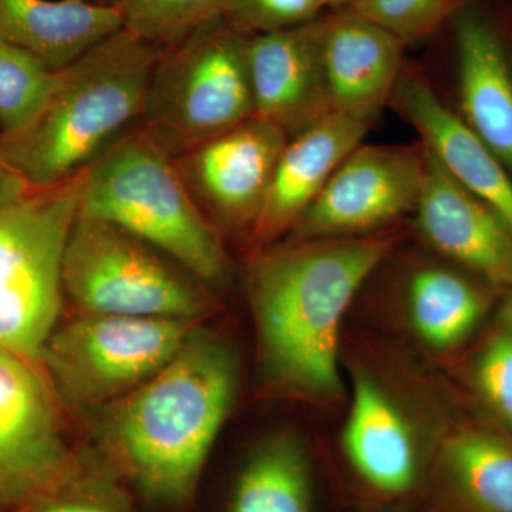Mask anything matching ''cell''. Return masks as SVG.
<instances>
[{"label": "cell", "instance_id": "f546056e", "mask_svg": "<svg viewBox=\"0 0 512 512\" xmlns=\"http://www.w3.org/2000/svg\"><path fill=\"white\" fill-rule=\"evenodd\" d=\"M356 512H406L403 508H379V507H363Z\"/></svg>", "mask_w": 512, "mask_h": 512}, {"label": "cell", "instance_id": "8fae6325", "mask_svg": "<svg viewBox=\"0 0 512 512\" xmlns=\"http://www.w3.org/2000/svg\"><path fill=\"white\" fill-rule=\"evenodd\" d=\"M288 140L282 128L254 116L174 161L212 225L252 232Z\"/></svg>", "mask_w": 512, "mask_h": 512}, {"label": "cell", "instance_id": "603a6c76", "mask_svg": "<svg viewBox=\"0 0 512 512\" xmlns=\"http://www.w3.org/2000/svg\"><path fill=\"white\" fill-rule=\"evenodd\" d=\"M28 512H138L130 485L96 448L76 451L59 483Z\"/></svg>", "mask_w": 512, "mask_h": 512}, {"label": "cell", "instance_id": "83f0119b", "mask_svg": "<svg viewBox=\"0 0 512 512\" xmlns=\"http://www.w3.org/2000/svg\"><path fill=\"white\" fill-rule=\"evenodd\" d=\"M326 0H231L225 22L245 37L298 28L319 19Z\"/></svg>", "mask_w": 512, "mask_h": 512}, {"label": "cell", "instance_id": "4316f807", "mask_svg": "<svg viewBox=\"0 0 512 512\" xmlns=\"http://www.w3.org/2000/svg\"><path fill=\"white\" fill-rule=\"evenodd\" d=\"M468 0H359L349 10L382 26L404 46L431 35Z\"/></svg>", "mask_w": 512, "mask_h": 512}, {"label": "cell", "instance_id": "484cf974", "mask_svg": "<svg viewBox=\"0 0 512 512\" xmlns=\"http://www.w3.org/2000/svg\"><path fill=\"white\" fill-rule=\"evenodd\" d=\"M56 70L0 39V137L26 126L43 106Z\"/></svg>", "mask_w": 512, "mask_h": 512}, {"label": "cell", "instance_id": "d4e9b609", "mask_svg": "<svg viewBox=\"0 0 512 512\" xmlns=\"http://www.w3.org/2000/svg\"><path fill=\"white\" fill-rule=\"evenodd\" d=\"M231 0H116L124 28L158 47L224 18Z\"/></svg>", "mask_w": 512, "mask_h": 512}, {"label": "cell", "instance_id": "cb8c5ba5", "mask_svg": "<svg viewBox=\"0 0 512 512\" xmlns=\"http://www.w3.org/2000/svg\"><path fill=\"white\" fill-rule=\"evenodd\" d=\"M504 299L471 366V382L478 399L512 436V289Z\"/></svg>", "mask_w": 512, "mask_h": 512}, {"label": "cell", "instance_id": "7a4b0ae2", "mask_svg": "<svg viewBox=\"0 0 512 512\" xmlns=\"http://www.w3.org/2000/svg\"><path fill=\"white\" fill-rule=\"evenodd\" d=\"M394 242L384 234L296 239L254 259L249 299L262 365L275 386L318 402L339 396L343 316Z\"/></svg>", "mask_w": 512, "mask_h": 512}, {"label": "cell", "instance_id": "4fadbf2b", "mask_svg": "<svg viewBox=\"0 0 512 512\" xmlns=\"http://www.w3.org/2000/svg\"><path fill=\"white\" fill-rule=\"evenodd\" d=\"M424 148V147H423ZM416 212L421 234L467 274L497 291L512 289V229L451 177L429 151Z\"/></svg>", "mask_w": 512, "mask_h": 512}, {"label": "cell", "instance_id": "ffe728a7", "mask_svg": "<svg viewBox=\"0 0 512 512\" xmlns=\"http://www.w3.org/2000/svg\"><path fill=\"white\" fill-rule=\"evenodd\" d=\"M116 5L92 0H0V39L52 70L123 29Z\"/></svg>", "mask_w": 512, "mask_h": 512}, {"label": "cell", "instance_id": "4dcf8cb0", "mask_svg": "<svg viewBox=\"0 0 512 512\" xmlns=\"http://www.w3.org/2000/svg\"><path fill=\"white\" fill-rule=\"evenodd\" d=\"M92 2L107 3V5H114V2H116V0H92Z\"/></svg>", "mask_w": 512, "mask_h": 512}, {"label": "cell", "instance_id": "30bf717a", "mask_svg": "<svg viewBox=\"0 0 512 512\" xmlns=\"http://www.w3.org/2000/svg\"><path fill=\"white\" fill-rule=\"evenodd\" d=\"M426 170L424 148L360 144L336 168L291 229L296 239L350 238L414 211Z\"/></svg>", "mask_w": 512, "mask_h": 512}, {"label": "cell", "instance_id": "5bb4252c", "mask_svg": "<svg viewBox=\"0 0 512 512\" xmlns=\"http://www.w3.org/2000/svg\"><path fill=\"white\" fill-rule=\"evenodd\" d=\"M323 19L247 37L255 117L289 138L332 113L322 62Z\"/></svg>", "mask_w": 512, "mask_h": 512}, {"label": "cell", "instance_id": "8992f818", "mask_svg": "<svg viewBox=\"0 0 512 512\" xmlns=\"http://www.w3.org/2000/svg\"><path fill=\"white\" fill-rule=\"evenodd\" d=\"M254 113L247 37L220 19L161 47L137 128L177 158Z\"/></svg>", "mask_w": 512, "mask_h": 512}, {"label": "cell", "instance_id": "ac0fdd59", "mask_svg": "<svg viewBox=\"0 0 512 512\" xmlns=\"http://www.w3.org/2000/svg\"><path fill=\"white\" fill-rule=\"evenodd\" d=\"M456 53L460 117L512 175V60L483 13L458 12Z\"/></svg>", "mask_w": 512, "mask_h": 512}, {"label": "cell", "instance_id": "e0dca14e", "mask_svg": "<svg viewBox=\"0 0 512 512\" xmlns=\"http://www.w3.org/2000/svg\"><path fill=\"white\" fill-rule=\"evenodd\" d=\"M367 126L332 111L289 138L252 229L255 241L269 242L291 231L340 163L363 143Z\"/></svg>", "mask_w": 512, "mask_h": 512}, {"label": "cell", "instance_id": "277c9868", "mask_svg": "<svg viewBox=\"0 0 512 512\" xmlns=\"http://www.w3.org/2000/svg\"><path fill=\"white\" fill-rule=\"evenodd\" d=\"M79 215L110 222L173 259L208 289L227 284L228 258L170 154L140 128L82 175Z\"/></svg>", "mask_w": 512, "mask_h": 512}, {"label": "cell", "instance_id": "7402d4cb", "mask_svg": "<svg viewBox=\"0 0 512 512\" xmlns=\"http://www.w3.org/2000/svg\"><path fill=\"white\" fill-rule=\"evenodd\" d=\"M490 291V286L463 269L421 268L407 292L414 329L431 348H456L487 316Z\"/></svg>", "mask_w": 512, "mask_h": 512}, {"label": "cell", "instance_id": "ba28073f", "mask_svg": "<svg viewBox=\"0 0 512 512\" xmlns=\"http://www.w3.org/2000/svg\"><path fill=\"white\" fill-rule=\"evenodd\" d=\"M197 326V320L82 313L53 330L39 362L64 402L96 410L156 376Z\"/></svg>", "mask_w": 512, "mask_h": 512}, {"label": "cell", "instance_id": "f1b7e54d", "mask_svg": "<svg viewBox=\"0 0 512 512\" xmlns=\"http://www.w3.org/2000/svg\"><path fill=\"white\" fill-rule=\"evenodd\" d=\"M359 0H326L328 8H342L348 9L350 6L355 5Z\"/></svg>", "mask_w": 512, "mask_h": 512}, {"label": "cell", "instance_id": "1f68e13d", "mask_svg": "<svg viewBox=\"0 0 512 512\" xmlns=\"http://www.w3.org/2000/svg\"><path fill=\"white\" fill-rule=\"evenodd\" d=\"M0 163H2V161H0Z\"/></svg>", "mask_w": 512, "mask_h": 512}, {"label": "cell", "instance_id": "9c48e42d", "mask_svg": "<svg viewBox=\"0 0 512 512\" xmlns=\"http://www.w3.org/2000/svg\"><path fill=\"white\" fill-rule=\"evenodd\" d=\"M74 454L55 394L30 360L0 349V512H28Z\"/></svg>", "mask_w": 512, "mask_h": 512}, {"label": "cell", "instance_id": "d6986e66", "mask_svg": "<svg viewBox=\"0 0 512 512\" xmlns=\"http://www.w3.org/2000/svg\"><path fill=\"white\" fill-rule=\"evenodd\" d=\"M427 495L434 512H512V436L464 427L441 443Z\"/></svg>", "mask_w": 512, "mask_h": 512}, {"label": "cell", "instance_id": "9a60e30c", "mask_svg": "<svg viewBox=\"0 0 512 512\" xmlns=\"http://www.w3.org/2000/svg\"><path fill=\"white\" fill-rule=\"evenodd\" d=\"M404 45L349 9L323 19L322 62L330 107L369 124L402 79Z\"/></svg>", "mask_w": 512, "mask_h": 512}, {"label": "cell", "instance_id": "52a82bcc", "mask_svg": "<svg viewBox=\"0 0 512 512\" xmlns=\"http://www.w3.org/2000/svg\"><path fill=\"white\" fill-rule=\"evenodd\" d=\"M64 296L93 315L198 320L208 288L183 266L110 222L77 215L66 249Z\"/></svg>", "mask_w": 512, "mask_h": 512}, {"label": "cell", "instance_id": "3957f363", "mask_svg": "<svg viewBox=\"0 0 512 512\" xmlns=\"http://www.w3.org/2000/svg\"><path fill=\"white\" fill-rule=\"evenodd\" d=\"M161 47L123 28L56 70L49 96L0 161L33 187L79 177L140 123Z\"/></svg>", "mask_w": 512, "mask_h": 512}, {"label": "cell", "instance_id": "5b68a950", "mask_svg": "<svg viewBox=\"0 0 512 512\" xmlns=\"http://www.w3.org/2000/svg\"><path fill=\"white\" fill-rule=\"evenodd\" d=\"M82 175L39 188L0 163V349L30 362H39L62 311Z\"/></svg>", "mask_w": 512, "mask_h": 512}, {"label": "cell", "instance_id": "7c38bea8", "mask_svg": "<svg viewBox=\"0 0 512 512\" xmlns=\"http://www.w3.org/2000/svg\"><path fill=\"white\" fill-rule=\"evenodd\" d=\"M349 473L367 507L403 508L426 491L430 468L396 403L365 375L356 377L342 439Z\"/></svg>", "mask_w": 512, "mask_h": 512}, {"label": "cell", "instance_id": "44dd1931", "mask_svg": "<svg viewBox=\"0 0 512 512\" xmlns=\"http://www.w3.org/2000/svg\"><path fill=\"white\" fill-rule=\"evenodd\" d=\"M225 512H320V483L295 433L266 437L242 461Z\"/></svg>", "mask_w": 512, "mask_h": 512}, {"label": "cell", "instance_id": "2e32d148", "mask_svg": "<svg viewBox=\"0 0 512 512\" xmlns=\"http://www.w3.org/2000/svg\"><path fill=\"white\" fill-rule=\"evenodd\" d=\"M393 99L423 146L461 187L512 229V175L503 161L440 99L424 77L403 74Z\"/></svg>", "mask_w": 512, "mask_h": 512}, {"label": "cell", "instance_id": "6da1fadb", "mask_svg": "<svg viewBox=\"0 0 512 512\" xmlns=\"http://www.w3.org/2000/svg\"><path fill=\"white\" fill-rule=\"evenodd\" d=\"M237 387L234 352L197 326L156 376L93 410L94 448L144 500L183 508L197 491Z\"/></svg>", "mask_w": 512, "mask_h": 512}]
</instances>
